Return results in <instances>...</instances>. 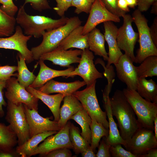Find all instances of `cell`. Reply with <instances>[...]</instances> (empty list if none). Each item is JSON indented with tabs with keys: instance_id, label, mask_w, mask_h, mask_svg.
I'll return each mask as SVG.
<instances>
[{
	"instance_id": "cell-1",
	"label": "cell",
	"mask_w": 157,
	"mask_h": 157,
	"mask_svg": "<svg viewBox=\"0 0 157 157\" xmlns=\"http://www.w3.org/2000/svg\"><path fill=\"white\" fill-rule=\"evenodd\" d=\"M113 116L117 119L120 134L126 142L139 128L136 115L122 91L116 90L109 98Z\"/></svg>"
},
{
	"instance_id": "cell-2",
	"label": "cell",
	"mask_w": 157,
	"mask_h": 157,
	"mask_svg": "<svg viewBox=\"0 0 157 157\" xmlns=\"http://www.w3.org/2000/svg\"><path fill=\"white\" fill-rule=\"evenodd\" d=\"M24 6L18 9L15 18L16 23L23 29L24 34L38 38L46 31L56 29L65 24L69 18L63 17L58 19L39 15H32L26 12Z\"/></svg>"
},
{
	"instance_id": "cell-3",
	"label": "cell",
	"mask_w": 157,
	"mask_h": 157,
	"mask_svg": "<svg viewBox=\"0 0 157 157\" xmlns=\"http://www.w3.org/2000/svg\"><path fill=\"white\" fill-rule=\"evenodd\" d=\"M82 22L78 17L69 18L64 25L50 31L42 35L41 43L31 49L34 60H39L43 54L50 52L57 48L60 43L72 30L81 25Z\"/></svg>"
},
{
	"instance_id": "cell-4",
	"label": "cell",
	"mask_w": 157,
	"mask_h": 157,
	"mask_svg": "<svg viewBox=\"0 0 157 157\" xmlns=\"http://www.w3.org/2000/svg\"><path fill=\"white\" fill-rule=\"evenodd\" d=\"M122 91L137 117L139 127L154 131V120L157 116V103L146 100L136 90L126 88Z\"/></svg>"
},
{
	"instance_id": "cell-5",
	"label": "cell",
	"mask_w": 157,
	"mask_h": 157,
	"mask_svg": "<svg viewBox=\"0 0 157 157\" xmlns=\"http://www.w3.org/2000/svg\"><path fill=\"white\" fill-rule=\"evenodd\" d=\"M132 16L138 29L139 43L134 63H140L148 56H157V47L151 39L148 21L144 16L137 9L134 11Z\"/></svg>"
},
{
	"instance_id": "cell-6",
	"label": "cell",
	"mask_w": 157,
	"mask_h": 157,
	"mask_svg": "<svg viewBox=\"0 0 157 157\" xmlns=\"http://www.w3.org/2000/svg\"><path fill=\"white\" fill-rule=\"evenodd\" d=\"M6 107L5 119L17 137L18 145H21L30 138L24 104H15L7 100Z\"/></svg>"
},
{
	"instance_id": "cell-7",
	"label": "cell",
	"mask_w": 157,
	"mask_h": 157,
	"mask_svg": "<svg viewBox=\"0 0 157 157\" xmlns=\"http://www.w3.org/2000/svg\"><path fill=\"white\" fill-rule=\"evenodd\" d=\"M96 81L84 89L77 91L73 95L81 104L84 109L92 119L101 124L106 129H109L108 121L106 111L101 109L96 95L95 85Z\"/></svg>"
},
{
	"instance_id": "cell-8",
	"label": "cell",
	"mask_w": 157,
	"mask_h": 157,
	"mask_svg": "<svg viewBox=\"0 0 157 157\" xmlns=\"http://www.w3.org/2000/svg\"><path fill=\"white\" fill-rule=\"evenodd\" d=\"M123 22L122 25L118 28L117 41L118 46L121 50L134 62L135 56L134 51L138 39V33L135 31L132 26L133 22L132 16L125 14L122 17Z\"/></svg>"
},
{
	"instance_id": "cell-9",
	"label": "cell",
	"mask_w": 157,
	"mask_h": 157,
	"mask_svg": "<svg viewBox=\"0 0 157 157\" xmlns=\"http://www.w3.org/2000/svg\"><path fill=\"white\" fill-rule=\"evenodd\" d=\"M137 157L145 154L149 150L157 148V140L154 131L148 129L139 127L130 140L126 142L125 147Z\"/></svg>"
},
{
	"instance_id": "cell-10",
	"label": "cell",
	"mask_w": 157,
	"mask_h": 157,
	"mask_svg": "<svg viewBox=\"0 0 157 157\" xmlns=\"http://www.w3.org/2000/svg\"><path fill=\"white\" fill-rule=\"evenodd\" d=\"M5 88V95L7 100L15 104L22 103L30 109L38 110L39 99L27 91L17 78L11 77L7 80Z\"/></svg>"
},
{
	"instance_id": "cell-11",
	"label": "cell",
	"mask_w": 157,
	"mask_h": 157,
	"mask_svg": "<svg viewBox=\"0 0 157 157\" xmlns=\"http://www.w3.org/2000/svg\"><path fill=\"white\" fill-rule=\"evenodd\" d=\"M70 123V122L68 121L66 124L54 135L46 138L43 142L38 146L31 156L39 154V156L42 157L53 150L60 148L72 149L69 135Z\"/></svg>"
},
{
	"instance_id": "cell-12",
	"label": "cell",
	"mask_w": 157,
	"mask_h": 157,
	"mask_svg": "<svg viewBox=\"0 0 157 157\" xmlns=\"http://www.w3.org/2000/svg\"><path fill=\"white\" fill-rule=\"evenodd\" d=\"M32 37L25 35L21 27L17 26L12 35L8 37H0V48L17 51L25 58L26 63H30L34 60L27 43Z\"/></svg>"
},
{
	"instance_id": "cell-13",
	"label": "cell",
	"mask_w": 157,
	"mask_h": 157,
	"mask_svg": "<svg viewBox=\"0 0 157 157\" xmlns=\"http://www.w3.org/2000/svg\"><path fill=\"white\" fill-rule=\"evenodd\" d=\"M81 56L79 64L71 72V77L76 75L80 76L88 86L97 79L103 78V75L96 68L93 61L94 56L89 49L82 50Z\"/></svg>"
},
{
	"instance_id": "cell-14",
	"label": "cell",
	"mask_w": 157,
	"mask_h": 157,
	"mask_svg": "<svg viewBox=\"0 0 157 157\" xmlns=\"http://www.w3.org/2000/svg\"><path fill=\"white\" fill-rule=\"evenodd\" d=\"M88 19L83 26V34H88L100 23L112 21L119 22L120 17L110 12L100 0H95L89 13Z\"/></svg>"
},
{
	"instance_id": "cell-15",
	"label": "cell",
	"mask_w": 157,
	"mask_h": 157,
	"mask_svg": "<svg viewBox=\"0 0 157 157\" xmlns=\"http://www.w3.org/2000/svg\"><path fill=\"white\" fill-rule=\"evenodd\" d=\"M24 105L30 138L45 132L58 131L61 129L58 122L50 120V117H44L39 115L38 110L30 109L25 105L24 104Z\"/></svg>"
},
{
	"instance_id": "cell-16",
	"label": "cell",
	"mask_w": 157,
	"mask_h": 157,
	"mask_svg": "<svg viewBox=\"0 0 157 157\" xmlns=\"http://www.w3.org/2000/svg\"><path fill=\"white\" fill-rule=\"evenodd\" d=\"M133 63L124 53L114 65L118 78L126 85L127 88L136 91L138 78Z\"/></svg>"
},
{
	"instance_id": "cell-17",
	"label": "cell",
	"mask_w": 157,
	"mask_h": 157,
	"mask_svg": "<svg viewBox=\"0 0 157 157\" xmlns=\"http://www.w3.org/2000/svg\"><path fill=\"white\" fill-rule=\"evenodd\" d=\"M82 52L80 49L65 50L58 47L42 55L39 59L49 60L53 64L69 67L72 64L79 63L80 58L79 56L81 55Z\"/></svg>"
},
{
	"instance_id": "cell-18",
	"label": "cell",
	"mask_w": 157,
	"mask_h": 157,
	"mask_svg": "<svg viewBox=\"0 0 157 157\" xmlns=\"http://www.w3.org/2000/svg\"><path fill=\"white\" fill-rule=\"evenodd\" d=\"M104 36L108 47V60L106 66L109 67L112 64L117 63L121 56L123 54L119 47L117 41L118 28L112 21L104 23Z\"/></svg>"
},
{
	"instance_id": "cell-19",
	"label": "cell",
	"mask_w": 157,
	"mask_h": 157,
	"mask_svg": "<svg viewBox=\"0 0 157 157\" xmlns=\"http://www.w3.org/2000/svg\"><path fill=\"white\" fill-rule=\"evenodd\" d=\"M86 85L84 81L79 80L69 82H59L51 79L39 88L38 90L45 94L57 93L65 96L73 94L81 87Z\"/></svg>"
},
{
	"instance_id": "cell-20",
	"label": "cell",
	"mask_w": 157,
	"mask_h": 157,
	"mask_svg": "<svg viewBox=\"0 0 157 157\" xmlns=\"http://www.w3.org/2000/svg\"><path fill=\"white\" fill-rule=\"evenodd\" d=\"M40 65L39 72L33 83L29 86L33 88H40L46 82L53 78L59 76L71 77V74L74 69L73 67L70 66L65 70H58L51 69L47 66L44 61L39 59Z\"/></svg>"
},
{
	"instance_id": "cell-21",
	"label": "cell",
	"mask_w": 157,
	"mask_h": 157,
	"mask_svg": "<svg viewBox=\"0 0 157 157\" xmlns=\"http://www.w3.org/2000/svg\"><path fill=\"white\" fill-rule=\"evenodd\" d=\"M26 89L45 104L52 113L54 117V120L56 122L58 121L60 119V104L65 97L63 94L58 93L55 95H49L30 86L27 87Z\"/></svg>"
},
{
	"instance_id": "cell-22",
	"label": "cell",
	"mask_w": 157,
	"mask_h": 157,
	"mask_svg": "<svg viewBox=\"0 0 157 157\" xmlns=\"http://www.w3.org/2000/svg\"><path fill=\"white\" fill-rule=\"evenodd\" d=\"M83 26L81 25L72 30L60 43L58 47L65 50L76 48L82 50L88 49V34H83Z\"/></svg>"
},
{
	"instance_id": "cell-23",
	"label": "cell",
	"mask_w": 157,
	"mask_h": 157,
	"mask_svg": "<svg viewBox=\"0 0 157 157\" xmlns=\"http://www.w3.org/2000/svg\"><path fill=\"white\" fill-rule=\"evenodd\" d=\"M64 98L63 104L60 109V119L58 122L61 129L72 116L83 108L80 102L73 94L66 96Z\"/></svg>"
},
{
	"instance_id": "cell-24",
	"label": "cell",
	"mask_w": 157,
	"mask_h": 157,
	"mask_svg": "<svg viewBox=\"0 0 157 157\" xmlns=\"http://www.w3.org/2000/svg\"><path fill=\"white\" fill-rule=\"evenodd\" d=\"M105 41L104 35L96 28L88 34L89 49L95 55L102 57L104 60L107 61L108 57L105 48Z\"/></svg>"
},
{
	"instance_id": "cell-25",
	"label": "cell",
	"mask_w": 157,
	"mask_h": 157,
	"mask_svg": "<svg viewBox=\"0 0 157 157\" xmlns=\"http://www.w3.org/2000/svg\"><path fill=\"white\" fill-rule=\"evenodd\" d=\"M58 131H49L35 135L30 138L22 144L16 147V151L21 157H30L41 142Z\"/></svg>"
},
{
	"instance_id": "cell-26",
	"label": "cell",
	"mask_w": 157,
	"mask_h": 157,
	"mask_svg": "<svg viewBox=\"0 0 157 157\" xmlns=\"http://www.w3.org/2000/svg\"><path fill=\"white\" fill-rule=\"evenodd\" d=\"M104 103V107L108 118L109 124V134L108 137L106 138V140L111 146L120 144L125 147L126 142L121 137L117 124L113 119L111 112L109 99Z\"/></svg>"
},
{
	"instance_id": "cell-27",
	"label": "cell",
	"mask_w": 157,
	"mask_h": 157,
	"mask_svg": "<svg viewBox=\"0 0 157 157\" xmlns=\"http://www.w3.org/2000/svg\"><path fill=\"white\" fill-rule=\"evenodd\" d=\"M136 91L146 100L157 103V85L152 79L138 78Z\"/></svg>"
},
{
	"instance_id": "cell-28",
	"label": "cell",
	"mask_w": 157,
	"mask_h": 157,
	"mask_svg": "<svg viewBox=\"0 0 157 157\" xmlns=\"http://www.w3.org/2000/svg\"><path fill=\"white\" fill-rule=\"evenodd\" d=\"M19 60L17 59V80L19 83L26 88L35 81L36 76L28 69L25 58L19 53H17Z\"/></svg>"
},
{
	"instance_id": "cell-29",
	"label": "cell",
	"mask_w": 157,
	"mask_h": 157,
	"mask_svg": "<svg viewBox=\"0 0 157 157\" xmlns=\"http://www.w3.org/2000/svg\"><path fill=\"white\" fill-rule=\"evenodd\" d=\"M138 66H135L138 78L157 76V56L147 57Z\"/></svg>"
},
{
	"instance_id": "cell-30",
	"label": "cell",
	"mask_w": 157,
	"mask_h": 157,
	"mask_svg": "<svg viewBox=\"0 0 157 157\" xmlns=\"http://www.w3.org/2000/svg\"><path fill=\"white\" fill-rule=\"evenodd\" d=\"M70 119H73L81 126L82 130V132L80 133L81 135L90 145V125L92 119L87 112L83 108L72 116Z\"/></svg>"
},
{
	"instance_id": "cell-31",
	"label": "cell",
	"mask_w": 157,
	"mask_h": 157,
	"mask_svg": "<svg viewBox=\"0 0 157 157\" xmlns=\"http://www.w3.org/2000/svg\"><path fill=\"white\" fill-rule=\"evenodd\" d=\"M17 144V137L9 125L0 122V150H10Z\"/></svg>"
},
{
	"instance_id": "cell-32",
	"label": "cell",
	"mask_w": 157,
	"mask_h": 157,
	"mask_svg": "<svg viewBox=\"0 0 157 157\" xmlns=\"http://www.w3.org/2000/svg\"><path fill=\"white\" fill-rule=\"evenodd\" d=\"M69 135L72 149L76 154L81 153L90 145L81 135L79 128L72 123L70 125Z\"/></svg>"
},
{
	"instance_id": "cell-33",
	"label": "cell",
	"mask_w": 157,
	"mask_h": 157,
	"mask_svg": "<svg viewBox=\"0 0 157 157\" xmlns=\"http://www.w3.org/2000/svg\"><path fill=\"white\" fill-rule=\"evenodd\" d=\"M90 129L91 133L90 145L95 152L99 145L101 138L104 137L106 138L108 137L109 129L105 128L101 124L93 119H92Z\"/></svg>"
},
{
	"instance_id": "cell-34",
	"label": "cell",
	"mask_w": 157,
	"mask_h": 157,
	"mask_svg": "<svg viewBox=\"0 0 157 157\" xmlns=\"http://www.w3.org/2000/svg\"><path fill=\"white\" fill-rule=\"evenodd\" d=\"M95 64H100L104 68L103 75L107 81V84L103 91L104 102L109 99V94L112 90V86L115 80V73L113 66L111 65L106 67L104 61L100 58H97L95 61Z\"/></svg>"
},
{
	"instance_id": "cell-35",
	"label": "cell",
	"mask_w": 157,
	"mask_h": 157,
	"mask_svg": "<svg viewBox=\"0 0 157 157\" xmlns=\"http://www.w3.org/2000/svg\"><path fill=\"white\" fill-rule=\"evenodd\" d=\"M15 18L8 15L0 8V37H8L14 33Z\"/></svg>"
},
{
	"instance_id": "cell-36",
	"label": "cell",
	"mask_w": 157,
	"mask_h": 157,
	"mask_svg": "<svg viewBox=\"0 0 157 157\" xmlns=\"http://www.w3.org/2000/svg\"><path fill=\"white\" fill-rule=\"evenodd\" d=\"M95 0H72V6L75 7L74 13L79 14L83 12L89 14Z\"/></svg>"
},
{
	"instance_id": "cell-37",
	"label": "cell",
	"mask_w": 157,
	"mask_h": 157,
	"mask_svg": "<svg viewBox=\"0 0 157 157\" xmlns=\"http://www.w3.org/2000/svg\"><path fill=\"white\" fill-rule=\"evenodd\" d=\"M111 13L118 17H122L126 12L120 9L117 6L118 0H100Z\"/></svg>"
},
{
	"instance_id": "cell-38",
	"label": "cell",
	"mask_w": 157,
	"mask_h": 157,
	"mask_svg": "<svg viewBox=\"0 0 157 157\" xmlns=\"http://www.w3.org/2000/svg\"><path fill=\"white\" fill-rule=\"evenodd\" d=\"M122 145L118 144L111 146L110 152L113 157H137L130 152L124 149Z\"/></svg>"
},
{
	"instance_id": "cell-39",
	"label": "cell",
	"mask_w": 157,
	"mask_h": 157,
	"mask_svg": "<svg viewBox=\"0 0 157 157\" xmlns=\"http://www.w3.org/2000/svg\"><path fill=\"white\" fill-rule=\"evenodd\" d=\"M0 8L10 16L14 17L18 9L13 0H0Z\"/></svg>"
},
{
	"instance_id": "cell-40",
	"label": "cell",
	"mask_w": 157,
	"mask_h": 157,
	"mask_svg": "<svg viewBox=\"0 0 157 157\" xmlns=\"http://www.w3.org/2000/svg\"><path fill=\"white\" fill-rule=\"evenodd\" d=\"M17 68L16 66L0 65V80L7 81L12 76H17V73L14 72Z\"/></svg>"
},
{
	"instance_id": "cell-41",
	"label": "cell",
	"mask_w": 157,
	"mask_h": 157,
	"mask_svg": "<svg viewBox=\"0 0 157 157\" xmlns=\"http://www.w3.org/2000/svg\"><path fill=\"white\" fill-rule=\"evenodd\" d=\"M28 3L33 9L39 12L51 8L48 0H25L23 5Z\"/></svg>"
},
{
	"instance_id": "cell-42",
	"label": "cell",
	"mask_w": 157,
	"mask_h": 157,
	"mask_svg": "<svg viewBox=\"0 0 157 157\" xmlns=\"http://www.w3.org/2000/svg\"><path fill=\"white\" fill-rule=\"evenodd\" d=\"M56 7L53 8L57 15L61 17H64L65 12L72 6V0H55Z\"/></svg>"
},
{
	"instance_id": "cell-43",
	"label": "cell",
	"mask_w": 157,
	"mask_h": 157,
	"mask_svg": "<svg viewBox=\"0 0 157 157\" xmlns=\"http://www.w3.org/2000/svg\"><path fill=\"white\" fill-rule=\"evenodd\" d=\"M111 145L107 142L106 137H104L98 147V151L96 154L97 157H111L110 152Z\"/></svg>"
},
{
	"instance_id": "cell-44",
	"label": "cell",
	"mask_w": 157,
	"mask_h": 157,
	"mask_svg": "<svg viewBox=\"0 0 157 157\" xmlns=\"http://www.w3.org/2000/svg\"><path fill=\"white\" fill-rule=\"evenodd\" d=\"M67 148H62L53 150L43 156V157H71L72 154L69 149Z\"/></svg>"
},
{
	"instance_id": "cell-45",
	"label": "cell",
	"mask_w": 157,
	"mask_h": 157,
	"mask_svg": "<svg viewBox=\"0 0 157 157\" xmlns=\"http://www.w3.org/2000/svg\"><path fill=\"white\" fill-rule=\"evenodd\" d=\"M6 80H0V117H3L5 115L4 111L3 108V106L6 107L7 103L4 98L3 90L5 88L6 84Z\"/></svg>"
},
{
	"instance_id": "cell-46",
	"label": "cell",
	"mask_w": 157,
	"mask_h": 157,
	"mask_svg": "<svg viewBox=\"0 0 157 157\" xmlns=\"http://www.w3.org/2000/svg\"><path fill=\"white\" fill-rule=\"evenodd\" d=\"M156 0H137L138 9L142 12L147 11Z\"/></svg>"
},
{
	"instance_id": "cell-47",
	"label": "cell",
	"mask_w": 157,
	"mask_h": 157,
	"mask_svg": "<svg viewBox=\"0 0 157 157\" xmlns=\"http://www.w3.org/2000/svg\"><path fill=\"white\" fill-rule=\"evenodd\" d=\"M149 29L152 41L157 47V17L154 18L152 25L149 27Z\"/></svg>"
},
{
	"instance_id": "cell-48",
	"label": "cell",
	"mask_w": 157,
	"mask_h": 157,
	"mask_svg": "<svg viewBox=\"0 0 157 157\" xmlns=\"http://www.w3.org/2000/svg\"><path fill=\"white\" fill-rule=\"evenodd\" d=\"M20 155L13 149L9 150H0V157H18Z\"/></svg>"
},
{
	"instance_id": "cell-49",
	"label": "cell",
	"mask_w": 157,
	"mask_h": 157,
	"mask_svg": "<svg viewBox=\"0 0 157 157\" xmlns=\"http://www.w3.org/2000/svg\"><path fill=\"white\" fill-rule=\"evenodd\" d=\"M82 157H96V154L90 145L81 153Z\"/></svg>"
},
{
	"instance_id": "cell-50",
	"label": "cell",
	"mask_w": 157,
	"mask_h": 157,
	"mask_svg": "<svg viewBox=\"0 0 157 157\" xmlns=\"http://www.w3.org/2000/svg\"><path fill=\"white\" fill-rule=\"evenodd\" d=\"M117 6L120 9L126 13L130 11L129 7L126 0H118Z\"/></svg>"
},
{
	"instance_id": "cell-51",
	"label": "cell",
	"mask_w": 157,
	"mask_h": 157,
	"mask_svg": "<svg viewBox=\"0 0 157 157\" xmlns=\"http://www.w3.org/2000/svg\"><path fill=\"white\" fill-rule=\"evenodd\" d=\"M157 148L151 149L148 150L145 154L140 156L139 157H157Z\"/></svg>"
},
{
	"instance_id": "cell-52",
	"label": "cell",
	"mask_w": 157,
	"mask_h": 157,
	"mask_svg": "<svg viewBox=\"0 0 157 157\" xmlns=\"http://www.w3.org/2000/svg\"><path fill=\"white\" fill-rule=\"evenodd\" d=\"M129 7L134 8L137 6V0H126Z\"/></svg>"
},
{
	"instance_id": "cell-53",
	"label": "cell",
	"mask_w": 157,
	"mask_h": 157,
	"mask_svg": "<svg viewBox=\"0 0 157 157\" xmlns=\"http://www.w3.org/2000/svg\"><path fill=\"white\" fill-rule=\"evenodd\" d=\"M152 5L151 13L157 15V0H156Z\"/></svg>"
},
{
	"instance_id": "cell-54",
	"label": "cell",
	"mask_w": 157,
	"mask_h": 157,
	"mask_svg": "<svg viewBox=\"0 0 157 157\" xmlns=\"http://www.w3.org/2000/svg\"><path fill=\"white\" fill-rule=\"evenodd\" d=\"M154 133L156 139L157 140V116L154 120Z\"/></svg>"
}]
</instances>
